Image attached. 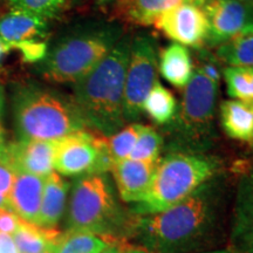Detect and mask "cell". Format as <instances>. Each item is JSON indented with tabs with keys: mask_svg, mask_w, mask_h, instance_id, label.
<instances>
[{
	"mask_svg": "<svg viewBox=\"0 0 253 253\" xmlns=\"http://www.w3.org/2000/svg\"><path fill=\"white\" fill-rule=\"evenodd\" d=\"M220 188L214 177L162 212L137 216L136 239L149 253H189L203 249L214 233Z\"/></svg>",
	"mask_w": 253,
	"mask_h": 253,
	"instance_id": "6da1fadb",
	"label": "cell"
},
{
	"mask_svg": "<svg viewBox=\"0 0 253 253\" xmlns=\"http://www.w3.org/2000/svg\"><path fill=\"white\" fill-rule=\"evenodd\" d=\"M131 38L123 36L109 54L78 84L73 100L87 128L104 137L125 126L123 95Z\"/></svg>",
	"mask_w": 253,
	"mask_h": 253,
	"instance_id": "7a4b0ae2",
	"label": "cell"
},
{
	"mask_svg": "<svg viewBox=\"0 0 253 253\" xmlns=\"http://www.w3.org/2000/svg\"><path fill=\"white\" fill-rule=\"evenodd\" d=\"M12 108L20 140L59 141L88 129L72 96L40 84L19 87Z\"/></svg>",
	"mask_w": 253,
	"mask_h": 253,
	"instance_id": "3957f363",
	"label": "cell"
},
{
	"mask_svg": "<svg viewBox=\"0 0 253 253\" xmlns=\"http://www.w3.org/2000/svg\"><path fill=\"white\" fill-rule=\"evenodd\" d=\"M213 157L190 151H172L160 158L147 194L134 204L137 216L162 212L194 194L218 171Z\"/></svg>",
	"mask_w": 253,
	"mask_h": 253,
	"instance_id": "277c9868",
	"label": "cell"
},
{
	"mask_svg": "<svg viewBox=\"0 0 253 253\" xmlns=\"http://www.w3.org/2000/svg\"><path fill=\"white\" fill-rule=\"evenodd\" d=\"M122 33L119 25L103 24L61 38L42 60L41 74L55 84H78L109 54Z\"/></svg>",
	"mask_w": 253,
	"mask_h": 253,
	"instance_id": "5b68a950",
	"label": "cell"
},
{
	"mask_svg": "<svg viewBox=\"0 0 253 253\" xmlns=\"http://www.w3.org/2000/svg\"><path fill=\"white\" fill-rule=\"evenodd\" d=\"M218 84L195 67L192 79L183 89L175 118L166 126L173 151L198 153L214 137Z\"/></svg>",
	"mask_w": 253,
	"mask_h": 253,
	"instance_id": "8992f818",
	"label": "cell"
},
{
	"mask_svg": "<svg viewBox=\"0 0 253 253\" xmlns=\"http://www.w3.org/2000/svg\"><path fill=\"white\" fill-rule=\"evenodd\" d=\"M119 218L120 209L104 173H89L75 182L68 209L69 230L96 235L112 229Z\"/></svg>",
	"mask_w": 253,
	"mask_h": 253,
	"instance_id": "52a82bcc",
	"label": "cell"
},
{
	"mask_svg": "<svg viewBox=\"0 0 253 253\" xmlns=\"http://www.w3.org/2000/svg\"><path fill=\"white\" fill-rule=\"evenodd\" d=\"M157 72L156 41L147 34L135 37L131 40L123 95V115L126 125L141 119L142 103L157 81Z\"/></svg>",
	"mask_w": 253,
	"mask_h": 253,
	"instance_id": "ba28073f",
	"label": "cell"
},
{
	"mask_svg": "<svg viewBox=\"0 0 253 253\" xmlns=\"http://www.w3.org/2000/svg\"><path fill=\"white\" fill-rule=\"evenodd\" d=\"M203 11L209 23L208 45L218 47L253 32V5L238 0H210Z\"/></svg>",
	"mask_w": 253,
	"mask_h": 253,
	"instance_id": "9c48e42d",
	"label": "cell"
},
{
	"mask_svg": "<svg viewBox=\"0 0 253 253\" xmlns=\"http://www.w3.org/2000/svg\"><path fill=\"white\" fill-rule=\"evenodd\" d=\"M154 26L175 43L195 49L208 45L209 23L203 7L183 1L157 19Z\"/></svg>",
	"mask_w": 253,
	"mask_h": 253,
	"instance_id": "30bf717a",
	"label": "cell"
},
{
	"mask_svg": "<svg viewBox=\"0 0 253 253\" xmlns=\"http://www.w3.org/2000/svg\"><path fill=\"white\" fill-rule=\"evenodd\" d=\"M99 137L87 129L56 141L55 172L67 177L96 173Z\"/></svg>",
	"mask_w": 253,
	"mask_h": 253,
	"instance_id": "8fae6325",
	"label": "cell"
},
{
	"mask_svg": "<svg viewBox=\"0 0 253 253\" xmlns=\"http://www.w3.org/2000/svg\"><path fill=\"white\" fill-rule=\"evenodd\" d=\"M47 28V19L13 8L0 18V40L9 49H18L26 43L45 41Z\"/></svg>",
	"mask_w": 253,
	"mask_h": 253,
	"instance_id": "7c38bea8",
	"label": "cell"
},
{
	"mask_svg": "<svg viewBox=\"0 0 253 253\" xmlns=\"http://www.w3.org/2000/svg\"><path fill=\"white\" fill-rule=\"evenodd\" d=\"M7 144L17 171L43 178L54 172L56 141L19 140Z\"/></svg>",
	"mask_w": 253,
	"mask_h": 253,
	"instance_id": "4fadbf2b",
	"label": "cell"
},
{
	"mask_svg": "<svg viewBox=\"0 0 253 253\" xmlns=\"http://www.w3.org/2000/svg\"><path fill=\"white\" fill-rule=\"evenodd\" d=\"M158 161L141 162L126 158L114 164L112 172L123 202L136 204L143 198L150 186Z\"/></svg>",
	"mask_w": 253,
	"mask_h": 253,
	"instance_id": "5bb4252c",
	"label": "cell"
},
{
	"mask_svg": "<svg viewBox=\"0 0 253 253\" xmlns=\"http://www.w3.org/2000/svg\"><path fill=\"white\" fill-rule=\"evenodd\" d=\"M45 178L31 173L17 171L13 189L9 196L8 208L21 219L38 225Z\"/></svg>",
	"mask_w": 253,
	"mask_h": 253,
	"instance_id": "9a60e30c",
	"label": "cell"
},
{
	"mask_svg": "<svg viewBox=\"0 0 253 253\" xmlns=\"http://www.w3.org/2000/svg\"><path fill=\"white\" fill-rule=\"evenodd\" d=\"M232 225V242L242 253H253V175L239 183Z\"/></svg>",
	"mask_w": 253,
	"mask_h": 253,
	"instance_id": "2e32d148",
	"label": "cell"
},
{
	"mask_svg": "<svg viewBox=\"0 0 253 253\" xmlns=\"http://www.w3.org/2000/svg\"><path fill=\"white\" fill-rule=\"evenodd\" d=\"M219 120L226 136L253 147V101H224L219 107Z\"/></svg>",
	"mask_w": 253,
	"mask_h": 253,
	"instance_id": "e0dca14e",
	"label": "cell"
},
{
	"mask_svg": "<svg viewBox=\"0 0 253 253\" xmlns=\"http://www.w3.org/2000/svg\"><path fill=\"white\" fill-rule=\"evenodd\" d=\"M184 0H116L114 17L123 23L150 26L167 11Z\"/></svg>",
	"mask_w": 253,
	"mask_h": 253,
	"instance_id": "ac0fdd59",
	"label": "cell"
},
{
	"mask_svg": "<svg viewBox=\"0 0 253 253\" xmlns=\"http://www.w3.org/2000/svg\"><path fill=\"white\" fill-rule=\"evenodd\" d=\"M158 72L173 87L184 89L195 73L191 53L179 43H171L158 54Z\"/></svg>",
	"mask_w": 253,
	"mask_h": 253,
	"instance_id": "d6986e66",
	"label": "cell"
},
{
	"mask_svg": "<svg viewBox=\"0 0 253 253\" xmlns=\"http://www.w3.org/2000/svg\"><path fill=\"white\" fill-rule=\"evenodd\" d=\"M67 192L68 183L58 172L46 177L38 225L43 229H55L65 212Z\"/></svg>",
	"mask_w": 253,
	"mask_h": 253,
	"instance_id": "ffe728a7",
	"label": "cell"
},
{
	"mask_svg": "<svg viewBox=\"0 0 253 253\" xmlns=\"http://www.w3.org/2000/svg\"><path fill=\"white\" fill-rule=\"evenodd\" d=\"M12 237L19 253H41L47 249L55 248L61 238L55 229H43L24 219Z\"/></svg>",
	"mask_w": 253,
	"mask_h": 253,
	"instance_id": "44dd1931",
	"label": "cell"
},
{
	"mask_svg": "<svg viewBox=\"0 0 253 253\" xmlns=\"http://www.w3.org/2000/svg\"><path fill=\"white\" fill-rule=\"evenodd\" d=\"M142 112L156 125L168 126L176 115L177 101L171 91L157 80L142 103Z\"/></svg>",
	"mask_w": 253,
	"mask_h": 253,
	"instance_id": "7402d4cb",
	"label": "cell"
},
{
	"mask_svg": "<svg viewBox=\"0 0 253 253\" xmlns=\"http://www.w3.org/2000/svg\"><path fill=\"white\" fill-rule=\"evenodd\" d=\"M216 55L227 66H253V32L218 46Z\"/></svg>",
	"mask_w": 253,
	"mask_h": 253,
	"instance_id": "603a6c76",
	"label": "cell"
},
{
	"mask_svg": "<svg viewBox=\"0 0 253 253\" xmlns=\"http://www.w3.org/2000/svg\"><path fill=\"white\" fill-rule=\"evenodd\" d=\"M221 73L230 97L253 101V66H227Z\"/></svg>",
	"mask_w": 253,
	"mask_h": 253,
	"instance_id": "cb8c5ba5",
	"label": "cell"
},
{
	"mask_svg": "<svg viewBox=\"0 0 253 253\" xmlns=\"http://www.w3.org/2000/svg\"><path fill=\"white\" fill-rule=\"evenodd\" d=\"M108 248V243L100 236L71 231V233L60 238L54 253H101Z\"/></svg>",
	"mask_w": 253,
	"mask_h": 253,
	"instance_id": "d4e9b609",
	"label": "cell"
},
{
	"mask_svg": "<svg viewBox=\"0 0 253 253\" xmlns=\"http://www.w3.org/2000/svg\"><path fill=\"white\" fill-rule=\"evenodd\" d=\"M144 126V125L138 122L128 123L121 130L115 132L110 137H107L108 149L114 162H120L129 157Z\"/></svg>",
	"mask_w": 253,
	"mask_h": 253,
	"instance_id": "484cf974",
	"label": "cell"
},
{
	"mask_svg": "<svg viewBox=\"0 0 253 253\" xmlns=\"http://www.w3.org/2000/svg\"><path fill=\"white\" fill-rule=\"evenodd\" d=\"M163 141V136L160 131H157L154 126H145L128 158L141 162H157L160 160Z\"/></svg>",
	"mask_w": 253,
	"mask_h": 253,
	"instance_id": "4316f807",
	"label": "cell"
},
{
	"mask_svg": "<svg viewBox=\"0 0 253 253\" xmlns=\"http://www.w3.org/2000/svg\"><path fill=\"white\" fill-rule=\"evenodd\" d=\"M13 8L23 9L48 20L68 6L69 0H8Z\"/></svg>",
	"mask_w": 253,
	"mask_h": 253,
	"instance_id": "83f0119b",
	"label": "cell"
},
{
	"mask_svg": "<svg viewBox=\"0 0 253 253\" xmlns=\"http://www.w3.org/2000/svg\"><path fill=\"white\" fill-rule=\"evenodd\" d=\"M15 175L17 170L12 162L8 144L6 143L4 147L0 148V208H8Z\"/></svg>",
	"mask_w": 253,
	"mask_h": 253,
	"instance_id": "f1b7e54d",
	"label": "cell"
},
{
	"mask_svg": "<svg viewBox=\"0 0 253 253\" xmlns=\"http://www.w3.org/2000/svg\"><path fill=\"white\" fill-rule=\"evenodd\" d=\"M21 218L9 208H0V233L12 236L17 231Z\"/></svg>",
	"mask_w": 253,
	"mask_h": 253,
	"instance_id": "f546056e",
	"label": "cell"
},
{
	"mask_svg": "<svg viewBox=\"0 0 253 253\" xmlns=\"http://www.w3.org/2000/svg\"><path fill=\"white\" fill-rule=\"evenodd\" d=\"M196 68H198L205 77H208L211 80L219 84L220 81V71L219 66H218V60H216L210 55H203L201 58L198 65H195Z\"/></svg>",
	"mask_w": 253,
	"mask_h": 253,
	"instance_id": "4dcf8cb0",
	"label": "cell"
},
{
	"mask_svg": "<svg viewBox=\"0 0 253 253\" xmlns=\"http://www.w3.org/2000/svg\"><path fill=\"white\" fill-rule=\"evenodd\" d=\"M0 253H19L13 237L0 233Z\"/></svg>",
	"mask_w": 253,
	"mask_h": 253,
	"instance_id": "1f68e13d",
	"label": "cell"
},
{
	"mask_svg": "<svg viewBox=\"0 0 253 253\" xmlns=\"http://www.w3.org/2000/svg\"><path fill=\"white\" fill-rule=\"evenodd\" d=\"M4 109H5V89H4V86L0 84V148H2L6 144L5 134H4V126H2Z\"/></svg>",
	"mask_w": 253,
	"mask_h": 253,
	"instance_id": "d6a6232c",
	"label": "cell"
},
{
	"mask_svg": "<svg viewBox=\"0 0 253 253\" xmlns=\"http://www.w3.org/2000/svg\"><path fill=\"white\" fill-rule=\"evenodd\" d=\"M186 2H190V4H194L196 6H199V7H203V6L207 4L210 0H184Z\"/></svg>",
	"mask_w": 253,
	"mask_h": 253,
	"instance_id": "836d02e7",
	"label": "cell"
},
{
	"mask_svg": "<svg viewBox=\"0 0 253 253\" xmlns=\"http://www.w3.org/2000/svg\"><path fill=\"white\" fill-rule=\"evenodd\" d=\"M101 253H122V252L120 251L118 248H113V246H109L108 249H106L103 252H101Z\"/></svg>",
	"mask_w": 253,
	"mask_h": 253,
	"instance_id": "e575fe53",
	"label": "cell"
},
{
	"mask_svg": "<svg viewBox=\"0 0 253 253\" xmlns=\"http://www.w3.org/2000/svg\"><path fill=\"white\" fill-rule=\"evenodd\" d=\"M125 253H149V252H147L143 249H132V250H129V251L125 252Z\"/></svg>",
	"mask_w": 253,
	"mask_h": 253,
	"instance_id": "d590c367",
	"label": "cell"
},
{
	"mask_svg": "<svg viewBox=\"0 0 253 253\" xmlns=\"http://www.w3.org/2000/svg\"><path fill=\"white\" fill-rule=\"evenodd\" d=\"M203 253H231V252L225 251V250H220V251H211V252H203Z\"/></svg>",
	"mask_w": 253,
	"mask_h": 253,
	"instance_id": "8d00e7d4",
	"label": "cell"
},
{
	"mask_svg": "<svg viewBox=\"0 0 253 253\" xmlns=\"http://www.w3.org/2000/svg\"><path fill=\"white\" fill-rule=\"evenodd\" d=\"M54 249L55 248H52V249H47L45 251H42L41 253H54Z\"/></svg>",
	"mask_w": 253,
	"mask_h": 253,
	"instance_id": "74e56055",
	"label": "cell"
},
{
	"mask_svg": "<svg viewBox=\"0 0 253 253\" xmlns=\"http://www.w3.org/2000/svg\"><path fill=\"white\" fill-rule=\"evenodd\" d=\"M238 1L245 2V4H250V5H253V0H238Z\"/></svg>",
	"mask_w": 253,
	"mask_h": 253,
	"instance_id": "f35d334b",
	"label": "cell"
},
{
	"mask_svg": "<svg viewBox=\"0 0 253 253\" xmlns=\"http://www.w3.org/2000/svg\"><path fill=\"white\" fill-rule=\"evenodd\" d=\"M97 1H99L100 4H107V2L110 1V0H97Z\"/></svg>",
	"mask_w": 253,
	"mask_h": 253,
	"instance_id": "ab89813d",
	"label": "cell"
}]
</instances>
